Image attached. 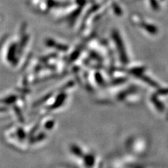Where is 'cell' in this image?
<instances>
[{
  "label": "cell",
  "instance_id": "cell-10",
  "mask_svg": "<svg viewBox=\"0 0 168 168\" xmlns=\"http://www.w3.org/2000/svg\"><path fill=\"white\" fill-rule=\"evenodd\" d=\"M7 111H9V108L6 107H0V113L2 112H6Z\"/></svg>",
  "mask_w": 168,
  "mask_h": 168
},
{
  "label": "cell",
  "instance_id": "cell-6",
  "mask_svg": "<svg viewBox=\"0 0 168 168\" xmlns=\"http://www.w3.org/2000/svg\"><path fill=\"white\" fill-rule=\"evenodd\" d=\"M47 44H48V46L55 47V48H57L58 49H60V50H66V49H67L66 46H63L62 45H60V44H55V42H54L53 41H52V40H49V41H47Z\"/></svg>",
  "mask_w": 168,
  "mask_h": 168
},
{
  "label": "cell",
  "instance_id": "cell-8",
  "mask_svg": "<svg viewBox=\"0 0 168 168\" xmlns=\"http://www.w3.org/2000/svg\"><path fill=\"white\" fill-rule=\"evenodd\" d=\"M71 152L74 153V154L77 155H80L81 154V150L79 149V148H78L75 145L71 146Z\"/></svg>",
  "mask_w": 168,
  "mask_h": 168
},
{
  "label": "cell",
  "instance_id": "cell-9",
  "mask_svg": "<svg viewBox=\"0 0 168 168\" xmlns=\"http://www.w3.org/2000/svg\"><path fill=\"white\" fill-rule=\"evenodd\" d=\"M54 125H55V122H54L53 120H48V121H47L44 127H45V128L47 130H51L52 128H53Z\"/></svg>",
  "mask_w": 168,
  "mask_h": 168
},
{
  "label": "cell",
  "instance_id": "cell-1",
  "mask_svg": "<svg viewBox=\"0 0 168 168\" xmlns=\"http://www.w3.org/2000/svg\"><path fill=\"white\" fill-rule=\"evenodd\" d=\"M66 97H67L66 94L64 93H61L60 95H58V97H57L55 102H54L53 105L49 107V109L51 110H53V109H55L60 107L61 106L63 105L64 102H65Z\"/></svg>",
  "mask_w": 168,
  "mask_h": 168
},
{
  "label": "cell",
  "instance_id": "cell-11",
  "mask_svg": "<svg viewBox=\"0 0 168 168\" xmlns=\"http://www.w3.org/2000/svg\"><path fill=\"white\" fill-rule=\"evenodd\" d=\"M4 40H5V39H4H4H2V40H1V41H0V48H1V47H2V44H3V43H4Z\"/></svg>",
  "mask_w": 168,
  "mask_h": 168
},
{
  "label": "cell",
  "instance_id": "cell-5",
  "mask_svg": "<svg viewBox=\"0 0 168 168\" xmlns=\"http://www.w3.org/2000/svg\"><path fill=\"white\" fill-rule=\"evenodd\" d=\"M46 137V133L41 132L39 135H38L37 136H36V137H34L32 139H31L30 142L31 143H35V142H39V141H41V140L45 139Z\"/></svg>",
  "mask_w": 168,
  "mask_h": 168
},
{
  "label": "cell",
  "instance_id": "cell-3",
  "mask_svg": "<svg viewBox=\"0 0 168 168\" xmlns=\"http://www.w3.org/2000/svg\"><path fill=\"white\" fill-rule=\"evenodd\" d=\"M52 96H53V93H50L47 94V95L44 96V97L41 98L40 100H39L38 101H36L35 103H34L33 104V107H38L39 105H42L43 103L46 102V101L48 100V99H50L52 97Z\"/></svg>",
  "mask_w": 168,
  "mask_h": 168
},
{
  "label": "cell",
  "instance_id": "cell-7",
  "mask_svg": "<svg viewBox=\"0 0 168 168\" xmlns=\"http://www.w3.org/2000/svg\"><path fill=\"white\" fill-rule=\"evenodd\" d=\"M17 136L19 138V139L24 140L25 139L26 134L25 132V131L22 129V128H18V130H17Z\"/></svg>",
  "mask_w": 168,
  "mask_h": 168
},
{
  "label": "cell",
  "instance_id": "cell-2",
  "mask_svg": "<svg viewBox=\"0 0 168 168\" xmlns=\"http://www.w3.org/2000/svg\"><path fill=\"white\" fill-rule=\"evenodd\" d=\"M16 100H17V97L16 95H11V96H9V97L0 100V103H3L7 105H13V104L16 102Z\"/></svg>",
  "mask_w": 168,
  "mask_h": 168
},
{
  "label": "cell",
  "instance_id": "cell-4",
  "mask_svg": "<svg viewBox=\"0 0 168 168\" xmlns=\"http://www.w3.org/2000/svg\"><path fill=\"white\" fill-rule=\"evenodd\" d=\"M13 109L15 111V113L17 115V117L18 118V120L21 123H24L25 122V119L23 115V113L21 112V110L20 109V108L18 107V106H14Z\"/></svg>",
  "mask_w": 168,
  "mask_h": 168
}]
</instances>
